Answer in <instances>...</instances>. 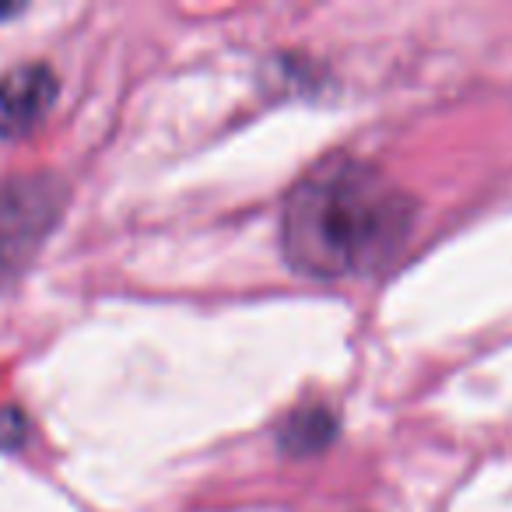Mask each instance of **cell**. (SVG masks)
I'll return each instance as SVG.
<instances>
[{
  "label": "cell",
  "instance_id": "1",
  "mask_svg": "<svg viewBox=\"0 0 512 512\" xmlns=\"http://www.w3.org/2000/svg\"><path fill=\"white\" fill-rule=\"evenodd\" d=\"M418 204L376 165L334 155L292 186L281 211L288 264L316 281L365 278L407 246Z\"/></svg>",
  "mask_w": 512,
  "mask_h": 512
},
{
  "label": "cell",
  "instance_id": "2",
  "mask_svg": "<svg viewBox=\"0 0 512 512\" xmlns=\"http://www.w3.org/2000/svg\"><path fill=\"white\" fill-rule=\"evenodd\" d=\"M67 190L50 172H29L0 183V288L22 278L32 256L57 228Z\"/></svg>",
  "mask_w": 512,
  "mask_h": 512
},
{
  "label": "cell",
  "instance_id": "3",
  "mask_svg": "<svg viewBox=\"0 0 512 512\" xmlns=\"http://www.w3.org/2000/svg\"><path fill=\"white\" fill-rule=\"evenodd\" d=\"M57 102V74L43 60L11 67L0 78V141L29 137Z\"/></svg>",
  "mask_w": 512,
  "mask_h": 512
},
{
  "label": "cell",
  "instance_id": "4",
  "mask_svg": "<svg viewBox=\"0 0 512 512\" xmlns=\"http://www.w3.org/2000/svg\"><path fill=\"white\" fill-rule=\"evenodd\" d=\"M337 414L327 404H299L278 428V446L288 456H313L323 453L337 439Z\"/></svg>",
  "mask_w": 512,
  "mask_h": 512
},
{
  "label": "cell",
  "instance_id": "5",
  "mask_svg": "<svg viewBox=\"0 0 512 512\" xmlns=\"http://www.w3.org/2000/svg\"><path fill=\"white\" fill-rule=\"evenodd\" d=\"M29 439V418L18 407L0 411V453H18Z\"/></svg>",
  "mask_w": 512,
  "mask_h": 512
}]
</instances>
